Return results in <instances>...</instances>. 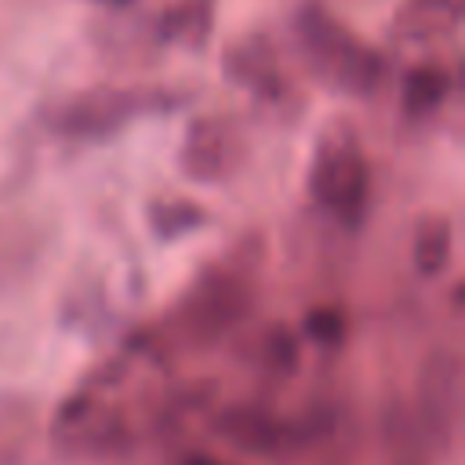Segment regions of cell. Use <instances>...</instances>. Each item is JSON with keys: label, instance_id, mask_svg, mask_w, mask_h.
Wrapping results in <instances>:
<instances>
[{"label": "cell", "instance_id": "obj_1", "mask_svg": "<svg viewBox=\"0 0 465 465\" xmlns=\"http://www.w3.org/2000/svg\"><path fill=\"white\" fill-rule=\"evenodd\" d=\"M294 51L312 80L345 98H367L385 76V58L356 29L334 18L323 4H305L294 15Z\"/></svg>", "mask_w": 465, "mask_h": 465}, {"label": "cell", "instance_id": "obj_2", "mask_svg": "<svg viewBox=\"0 0 465 465\" xmlns=\"http://www.w3.org/2000/svg\"><path fill=\"white\" fill-rule=\"evenodd\" d=\"M178 105V91L156 87V84H98L84 87L76 94H65L51 105V131L76 142H102L120 134L124 127L163 116Z\"/></svg>", "mask_w": 465, "mask_h": 465}, {"label": "cell", "instance_id": "obj_3", "mask_svg": "<svg viewBox=\"0 0 465 465\" xmlns=\"http://www.w3.org/2000/svg\"><path fill=\"white\" fill-rule=\"evenodd\" d=\"M305 185H309V196L323 211H331L338 222L360 225L371 203V163L349 124L331 120L316 134Z\"/></svg>", "mask_w": 465, "mask_h": 465}, {"label": "cell", "instance_id": "obj_4", "mask_svg": "<svg viewBox=\"0 0 465 465\" xmlns=\"http://www.w3.org/2000/svg\"><path fill=\"white\" fill-rule=\"evenodd\" d=\"M120 374L105 371L91 378L84 389H76L51 418V443L65 458H102L116 454V447L127 443V414L120 407Z\"/></svg>", "mask_w": 465, "mask_h": 465}, {"label": "cell", "instance_id": "obj_5", "mask_svg": "<svg viewBox=\"0 0 465 465\" xmlns=\"http://www.w3.org/2000/svg\"><path fill=\"white\" fill-rule=\"evenodd\" d=\"M414 425L432 450H450L461 421V360L454 349H432L414 381Z\"/></svg>", "mask_w": 465, "mask_h": 465}, {"label": "cell", "instance_id": "obj_6", "mask_svg": "<svg viewBox=\"0 0 465 465\" xmlns=\"http://www.w3.org/2000/svg\"><path fill=\"white\" fill-rule=\"evenodd\" d=\"M222 73L232 87L247 91L258 105H287L291 102V80H287V69L280 62V51L272 47L269 36L262 33H247V36H236L225 54H222Z\"/></svg>", "mask_w": 465, "mask_h": 465}, {"label": "cell", "instance_id": "obj_7", "mask_svg": "<svg viewBox=\"0 0 465 465\" xmlns=\"http://www.w3.org/2000/svg\"><path fill=\"white\" fill-rule=\"evenodd\" d=\"M247 312V287L232 272H207L182 302L178 320L193 341H214Z\"/></svg>", "mask_w": 465, "mask_h": 465}, {"label": "cell", "instance_id": "obj_8", "mask_svg": "<svg viewBox=\"0 0 465 465\" xmlns=\"http://www.w3.org/2000/svg\"><path fill=\"white\" fill-rule=\"evenodd\" d=\"M211 429L218 440H225L229 447H236L243 454L272 458V454H283L287 447L298 443V425L258 407V403H232V407L218 411Z\"/></svg>", "mask_w": 465, "mask_h": 465}, {"label": "cell", "instance_id": "obj_9", "mask_svg": "<svg viewBox=\"0 0 465 465\" xmlns=\"http://www.w3.org/2000/svg\"><path fill=\"white\" fill-rule=\"evenodd\" d=\"M232 160H236V134H232L229 120L200 116L185 127V138L178 149V167L189 182H200V185L222 182L232 171Z\"/></svg>", "mask_w": 465, "mask_h": 465}, {"label": "cell", "instance_id": "obj_10", "mask_svg": "<svg viewBox=\"0 0 465 465\" xmlns=\"http://www.w3.org/2000/svg\"><path fill=\"white\" fill-rule=\"evenodd\" d=\"M461 0H403L389 22V33L396 44H440L450 40L461 25Z\"/></svg>", "mask_w": 465, "mask_h": 465}, {"label": "cell", "instance_id": "obj_11", "mask_svg": "<svg viewBox=\"0 0 465 465\" xmlns=\"http://www.w3.org/2000/svg\"><path fill=\"white\" fill-rule=\"evenodd\" d=\"M450 251H454V229H450V218L447 214H421L414 222V232H411V262H414V272L432 280V276H443V269L450 265Z\"/></svg>", "mask_w": 465, "mask_h": 465}, {"label": "cell", "instance_id": "obj_12", "mask_svg": "<svg viewBox=\"0 0 465 465\" xmlns=\"http://www.w3.org/2000/svg\"><path fill=\"white\" fill-rule=\"evenodd\" d=\"M454 91V73L443 62H421L407 69L400 84V102L407 116H432Z\"/></svg>", "mask_w": 465, "mask_h": 465}, {"label": "cell", "instance_id": "obj_13", "mask_svg": "<svg viewBox=\"0 0 465 465\" xmlns=\"http://www.w3.org/2000/svg\"><path fill=\"white\" fill-rule=\"evenodd\" d=\"M385 450H389V465H432L429 440L400 403H392L385 414Z\"/></svg>", "mask_w": 465, "mask_h": 465}, {"label": "cell", "instance_id": "obj_14", "mask_svg": "<svg viewBox=\"0 0 465 465\" xmlns=\"http://www.w3.org/2000/svg\"><path fill=\"white\" fill-rule=\"evenodd\" d=\"M145 218H149V229L156 232V240H182V236L207 225V211L196 200H185V196L153 200Z\"/></svg>", "mask_w": 465, "mask_h": 465}, {"label": "cell", "instance_id": "obj_15", "mask_svg": "<svg viewBox=\"0 0 465 465\" xmlns=\"http://www.w3.org/2000/svg\"><path fill=\"white\" fill-rule=\"evenodd\" d=\"M211 33V0H182L163 15V36L174 44L200 47Z\"/></svg>", "mask_w": 465, "mask_h": 465}, {"label": "cell", "instance_id": "obj_16", "mask_svg": "<svg viewBox=\"0 0 465 465\" xmlns=\"http://www.w3.org/2000/svg\"><path fill=\"white\" fill-rule=\"evenodd\" d=\"M305 331H309V338H316V341H341V334H345V316L334 312V309L309 312Z\"/></svg>", "mask_w": 465, "mask_h": 465}, {"label": "cell", "instance_id": "obj_17", "mask_svg": "<svg viewBox=\"0 0 465 465\" xmlns=\"http://www.w3.org/2000/svg\"><path fill=\"white\" fill-rule=\"evenodd\" d=\"M171 465H229V461H222V458H214V454H200V450H193V454L174 458Z\"/></svg>", "mask_w": 465, "mask_h": 465}, {"label": "cell", "instance_id": "obj_18", "mask_svg": "<svg viewBox=\"0 0 465 465\" xmlns=\"http://www.w3.org/2000/svg\"><path fill=\"white\" fill-rule=\"evenodd\" d=\"M98 4H105V7H127V4H134V0H98Z\"/></svg>", "mask_w": 465, "mask_h": 465}]
</instances>
